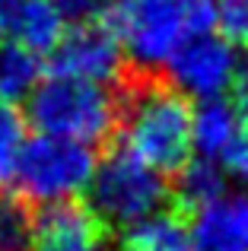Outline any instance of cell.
<instances>
[{"label": "cell", "instance_id": "cell-1", "mask_svg": "<svg viewBox=\"0 0 248 251\" xmlns=\"http://www.w3.org/2000/svg\"><path fill=\"white\" fill-rule=\"evenodd\" d=\"M121 150L175 175L194 159V108L191 99L166 80H140L127 89L121 105Z\"/></svg>", "mask_w": 248, "mask_h": 251}, {"label": "cell", "instance_id": "cell-2", "mask_svg": "<svg viewBox=\"0 0 248 251\" xmlns=\"http://www.w3.org/2000/svg\"><path fill=\"white\" fill-rule=\"evenodd\" d=\"M127 64L137 70H166L188 35L217 25L210 0H121L112 19Z\"/></svg>", "mask_w": 248, "mask_h": 251}, {"label": "cell", "instance_id": "cell-3", "mask_svg": "<svg viewBox=\"0 0 248 251\" xmlns=\"http://www.w3.org/2000/svg\"><path fill=\"white\" fill-rule=\"evenodd\" d=\"M25 115L38 134L99 147L118 130L121 102L105 83L51 74L32 92Z\"/></svg>", "mask_w": 248, "mask_h": 251}, {"label": "cell", "instance_id": "cell-4", "mask_svg": "<svg viewBox=\"0 0 248 251\" xmlns=\"http://www.w3.org/2000/svg\"><path fill=\"white\" fill-rule=\"evenodd\" d=\"M96 169H99L96 147L38 134L25 147L13 188L23 203H29L32 210H42L51 203L80 201L83 194H89Z\"/></svg>", "mask_w": 248, "mask_h": 251}, {"label": "cell", "instance_id": "cell-5", "mask_svg": "<svg viewBox=\"0 0 248 251\" xmlns=\"http://www.w3.org/2000/svg\"><path fill=\"white\" fill-rule=\"evenodd\" d=\"M169 201V181L162 172L140 162L127 150L99 159L93 188H89V207L99 220L112 229H130L140 220L159 213Z\"/></svg>", "mask_w": 248, "mask_h": 251}, {"label": "cell", "instance_id": "cell-6", "mask_svg": "<svg viewBox=\"0 0 248 251\" xmlns=\"http://www.w3.org/2000/svg\"><path fill=\"white\" fill-rule=\"evenodd\" d=\"M245 61L239 54V45L229 42L223 32L200 29L181 42V48L166 64V83H172L188 99H220L236 86Z\"/></svg>", "mask_w": 248, "mask_h": 251}, {"label": "cell", "instance_id": "cell-7", "mask_svg": "<svg viewBox=\"0 0 248 251\" xmlns=\"http://www.w3.org/2000/svg\"><path fill=\"white\" fill-rule=\"evenodd\" d=\"M51 61H54V74L105 86H112L127 67L124 45L115 25L105 19L76 23L74 29H67L57 48L51 51Z\"/></svg>", "mask_w": 248, "mask_h": 251}, {"label": "cell", "instance_id": "cell-8", "mask_svg": "<svg viewBox=\"0 0 248 251\" xmlns=\"http://www.w3.org/2000/svg\"><path fill=\"white\" fill-rule=\"evenodd\" d=\"M105 223L80 201L51 203L35 210L25 251H108Z\"/></svg>", "mask_w": 248, "mask_h": 251}, {"label": "cell", "instance_id": "cell-9", "mask_svg": "<svg viewBox=\"0 0 248 251\" xmlns=\"http://www.w3.org/2000/svg\"><path fill=\"white\" fill-rule=\"evenodd\" d=\"M191 251H248V191L226 188L188 220Z\"/></svg>", "mask_w": 248, "mask_h": 251}, {"label": "cell", "instance_id": "cell-10", "mask_svg": "<svg viewBox=\"0 0 248 251\" xmlns=\"http://www.w3.org/2000/svg\"><path fill=\"white\" fill-rule=\"evenodd\" d=\"M67 32V16L57 0H3L0 3V38L35 54H51Z\"/></svg>", "mask_w": 248, "mask_h": 251}, {"label": "cell", "instance_id": "cell-11", "mask_svg": "<svg viewBox=\"0 0 248 251\" xmlns=\"http://www.w3.org/2000/svg\"><path fill=\"white\" fill-rule=\"evenodd\" d=\"M242 111L229 99H204L194 105V153L204 159H217L226 166L239 134H242Z\"/></svg>", "mask_w": 248, "mask_h": 251}, {"label": "cell", "instance_id": "cell-12", "mask_svg": "<svg viewBox=\"0 0 248 251\" xmlns=\"http://www.w3.org/2000/svg\"><path fill=\"white\" fill-rule=\"evenodd\" d=\"M124 248L134 251H191V226L181 213L162 207L159 213L124 229Z\"/></svg>", "mask_w": 248, "mask_h": 251}, {"label": "cell", "instance_id": "cell-13", "mask_svg": "<svg viewBox=\"0 0 248 251\" xmlns=\"http://www.w3.org/2000/svg\"><path fill=\"white\" fill-rule=\"evenodd\" d=\"M42 54L0 42V102H29L32 92L42 86Z\"/></svg>", "mask_w": 248, "mask_h": 251}, {"label": "cell", "instance_id": "cell-14", "mask_svg": "<svg viewBox=\"0 0 248 251\" xmlns=\"http://www.w3.org/2000/svg\"><path fill=\"white\" fill-rule=\"evenodd\" d=\"M223 191H226V172L223 162L217 159L194 156L181 172H175V197H178V207H185L188 213L210 203Z\"/></svg>", "mask_w": 248, "mask_h": 251}, {"label": "cell", "instance_id": "cell-15", "mask_svg": "<svg viewBox=\"0 0 248 251\" xmlns=\"http://www.w3.org/2000/svg\"><path fill=\"white\" fill-rule=\"evenodd\" d=\"M29 140V115L10 102H0V184H13Z\"/></svg>", "mask_w": 248, "mask_h": 251}, {"label": "cell", "instance_id": "cell-16", "mask_svg": "<svg viewBox=\"0 0 248 251\" xmlns=\"http://www.w3.org/2000/svg\"><path fill=\"white\" fill-rule=\"evenodd\" d=\"M217 29L239 48H248V0H217Z\"/></svg>", "mask_w": 248, "mask_h": 251}, {"label": "cell", "instance_id": "cell-17", "mask_svg": "<svg viewBox=\"0 0 248 251\" xmlns=\"http://www.w3.org/2000/svg\"><path fill=\"white\" fill-rule=\"evenodd\" d=\"M29 245V220L19 207L0 203V251H25Z\"/></svg>", "mask_w": 248, "mask_h": 251}, {"label": "cell", "instance_id": "cell-18", "mask_svg": "<svg viewBox=\"0 0 248 251\" xmlns=\"http://www.w3.org/2000/svg\"><path fill=\"white\" fill-rule=\"evenodd\" d=\"M121 0H57V6L64 10L67 19H76V23H93V19H105L115 13Z\"/></svg>", "mask_w": 248, "mask_h": 251}, {"label": "cell", "instance_id": "cell-19", "mask_svg": "<svg viewBox=\"0 0 248 251\" xmlns=\"http://www.w3.org/2000/svg\"><path fill=\"white\" fill-rule=\"evenodd\" d=\"M226 169H229V175L239 178V184L248 191V121L242 124V134H239L236 147H232L229 159H226Z\"/></svg>", "mask_w": 248, "mask_h": 251}, {"label": "cell", "instance_id": "cell-20", "mask_svg": "<svg viewBox=\"0 0 248 251\" xmlns=\"http://www.w3.org/2000/svg\"><path fill=\"white\" fill-rule=\"evenodd\" d=\"M232 102L239 105V111H242V118L248 121V64L242 67V74H239L236 86H232Z\"/></svg>", "mask_w": 248, "mask_h": 251}, {"label": "cell", "instance_id": "cell-21", "mask_svg": "<svg viewBox=\"0 0 248 251\" xmlns=\"http://www.w3.org/2000/svg\"><path fill=\"white\" fill-rule=\"evenodd\" d=\"M124 251H134V248H124Z\"/></svg>", "mask_w": 248, "mask_h": 251}, {"label": "cell", "instance_id": "cell-22", "mask_svg": "<svg viewBox=\"0 0 248 251\" xmlns=\"http://www.w3.org/2000/svg\"><path fill=\"white\" fill-rule=\"evenodd\" d=\"M0 3H3V0H0Z\"/></svg>", "mask_w": 248, "mask_h": 251}]
</instances>
